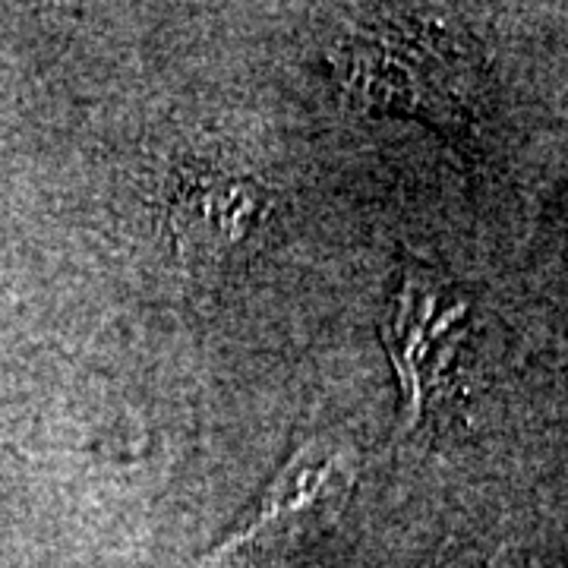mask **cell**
<instances>
[{
    "label": "cell",
    "instance_id": "6da1fadb",
    "mask_svg": "<svg viewBox=\"0 0 568 568\" xmlns=\"http://www.w3.org/2000/svg\"><path fill=\"white\" fill-rule=\"evenodd\" d=\"M470 328V297L433 265H402L383 313V347L395 366L402 407L398 429L414 433L448 395Z\"/></svg>",
    "mask_w": 568,
    "mask_h": 568
},
{
    "label": "cell",
    "instance_id": "7a4b0ae2",
    "mask_svg": "<svg viewBox=\"0 0 568 568\" xmlns=\"http://www.w3.org/2000/svg\"><path fill=\"white\" fill-rule=\"evenodd\" d=\"M357 448L335 433H316L294 448L237 521L205 549L200 568L222 566L224 559L256 547H275L310 530L332 525L357 487Z\"/></svg>",
    "mask_w": 568,
    "mask_h": 568
},
{
    "label": "cell",
    "instance_id": "3957f363",
    "mask_svg": "<svg viewBox=\"0 0 568 568\" xmlns=\"http://www.w3.org/2000/svg\"><path fill=\"white\" fill-rule=\"evenodd\" d=\"M272 215L263 186L241 174L196 168L171 193V231L193 268H227L256 246Z\"/></svg>",
    "mask_w": 568,
    "mask_h": 568
},
{
    "label": "cell",
    "instance_id": "277c9868",
    "mask_svg": "<svg viewBox=\"0 0 568 568\" xmlns=\"http://www.w3.org/2000/svg\"><path fill=\"white\" fill-rule=\"evenodd\" d=\"M366 41V85H386L383 95L392 102L410 104L426 111L439 123H455L465 118L467 67L429 36H373ZM361 54V58H364Z\"/></svg>",
    "mask_w": 568,
    "mask_h": 568
}]
</instances>
